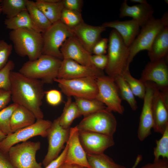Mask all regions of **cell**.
<instances>
[{"instance_id": "6da1fadb", "label": "cell", "mask_w": 168, "mask_h": 168, "mask_svg": "<svg viewBox=\"0 0 168 168\" xmlns=\"http://www.w3.org/2000/svg\"><path fill=\"white\" fill-rule=\"evenodd\" d=\"M11 99L14 103L30 110L36 120L43 119L41 106L44 95L42 81L27 77L19 72L10 73Z\"/></svg>"}, {"instance_id": "7a4b0ae2", "label": "cell", "mask_w": 168, "mask_h": 168, "mask_svg": "<svg viewBox=\"0 0 168 168\" xmlns=\"http://www.w3.org/2000/svg\"><path fill=\"white\" fill-rule=\"evenodd\" d=\"M9 36L15 51L18 55L27 56L29 60L33 61L42 54L43 42L41 33L21 29L11 30Z\"/></svg>"}, {"instance_id": "3957f363", "label": "cell", "mask_w": 168, "mask_h": 168, "mask_svg": "<svg viewBox=\"0 0 168 168\" xmlns=\"http://www.w3.org/2000/svg\"><path fill=\"white\" fill-rule=\"evenodd\" d=\"M62 60L42 54L37 59L24 63L19 72L27 77L40 80L44 83L51 84L57 78Z\"/></svg>"}, {"instance_id": "277c9868", "label": "cell", "mask_w": 168, "mask_h": 168, "mask_svg": "<svg viewBox=\"0 0 168 168\" xmlns=\"http://www.w3.org/2000/svg\"><path fill=\"white\" fill-rule=\"evenodd\" d=\"M107 51L108 63L105 69L107 76L114 78L121 75L126 70L129 69L127 65L129 47L114 29L111 31L109 35Z\"/></svg>"}, {"instance_id": "5b68a950", "label": "cell", "mask_w": 168, "mask_h": 168, "mask_svg": "<svg viewBox=\"0 0 168 168\" xmlns=\"http://www.w3.org/2000/svg\"><path fill=\"white\" fill-rule=\"evenodd\" d=\"M166 26H168L167 12L164 13L160 19H156L153 16L141 27L138 34L129 47V55L127 63L128 67L138 52L143 50H149L157 35Z\"/></svg>"}, {"instance_id": "8992f818", "label": "cell", "mask_w": 168, "mask_h": 168, "mask_svg": "<svg viewBox=\"0 0 168 168\" xmlns=\"http://www.w3.org/2000/svg\"><path fill=\"white\" fill-rule=\"evenodd\" d=\"M111 112L106 108L84 117L77 126L78 131L113 136L116 129L117 121Z\"/></svg>"}, {"instance_id": "52a82bcc", "label": "cell", "mask_w": 168, "mask_h": 168, "mask_svg": "<svg viewBox=\"0 0 168 168\" xmlns=\"http://www.w3.org/2000/svg\"><path fill=\"white\" fill-rule=\"evenodd\" d=\"M42 34L43 42L42 54L63 60L60 49L65 41L73 35L71 29L59 21L52 24Z\"/></svg>"}, {"instance_id": "ba28073f", "label": "cell", "mask_w": 168, "mask_h": 168, "mask_svg": "<svg viewBox=\"0 0 168 168\" xmlns=\"http://www.w3.org/2000/svg\"><path fill=\"white\" fill-rule=\"evenodd\" d=\"M62 91L68 97L96 99L98 93L96 78L89 77L70 79L56 78Z\"/></svg>"}, {"instance_id": "9c48e42d", "label": "cell", "mask_w": 168, "mask_h": 168, "mask_svg": "<svg viewBox=\"0 0 168 168\" xmlns=\"http://www.w3.org/2000/svg\"><path fill=\"white\" fill-rule=\"evenodd\" d=\"M96 81L98 93L96 99L103 103L109 110L122 114L124 109L114 79L104 75L96 78Z\"/></svg>"}, {"instance_id": "30bf717a", "label": "cell", "mask_w": 168, "mask_h": 168, "mask_svg": "<svg viewBox=\"0 0 168 168\" xmlns=\"http://www.w3.org/2000/svg\"><path fill=\"white\" fill-rule=\"evenodd\" d=\"M52 123L48 120L37 119L33 124L7 135L4 139L0 141V149L8 153L11 147L19 142L26 141L37 136L47 137L48 130Z\"/></svg>"}, {"instance_id": "8fae6325", "label": "cell", "mask_w": 168, "mask_h": 168, "mask_svg": "<svg viewBox=\"0 0 168 168\" xmlns=\"http://www.w3.org/2000/svg\"><path fill=\"white\" fill-rule=\"evenodd\" d=\"M40 145L39 141H26L12 146L8 154L17 168H42V163H38L35 158L36 153Z\"/></svg>"}, {"instance_id": "7c38bea8", "label": "cell", "mask_w": 168, "mask_h": 168, "mask_svg": "<svg viewBox=\"0 0 168 168\" xmlns=\"http://www.w3.org/2000/svg\"><path fill=\"white\" fill-rule=\"evenodd\" d=\"M69 129L64 128L60 125L59 117L52 122L47 131L49 146L48 152L42 162L44 167L56 159L64 148V145L69 138Z\"/></svg>"}, {"instance_id": "4fadbf2b", "label": "cell", "mask_w": 168, "mask_h": 168, "mask_svg": "<svg viewBox=\"0 0 168 168\" xmlns=\"http://www.w3.org/2000/svg\"><path fill=\"white\" fill-rule=\"evenodd\" d=\"M145 83L146 92L137 132L138 138L140 141H143L151 134L153 123L152 105L154 84L151 82Z\"/></svg>"}, {"instance_id": "5bb4252c", "label": "cell", "mask_w": 168, "mask_h": 168, "mask_svg": "<svg viewBox=\"0 0 168 168\" xmlns=\"http://www.w3.org/2000/svg\"><path fill=\"white\" fill-rule=\"evenodd\" d=\"M140 79L143 82L153 83L160 90L168 89L167 58L150 61L143 70Z\"/></svg>"}, {"instance_id": "9a60e30c", "label": "cell", "mask_w": 168, "mask_h": 168, "mask_svg": "<svg viewBox=\"0 0 168 168\" xmlns=\"http://www.w3.org/2000/svg\"><path fill=\"white\" fill-rule=\"evenodd\" d=\"M79 133L81 143L86 154L103 153L115 143L113 136L87 131H79Z\"/></svg>"}, {"instance_id": "2e32d148", "label": "cell", "mask_w": 168, "mask_h": 168, "mask_svg": "<svg viewBox=\"0 0 168 168\" xmlns=\"http://www.w3.org/2000/svg\"><path fill=\"white\" fill-rule=\"evenodd\" d=\"M104 75L103 70L82 65L70 59L62 61L57 78L70 79L86 77L97 78Z\"/></svg>"}, {"instance_id": "e0dca14e", "label": "cell", "mask_w": 168, "mask_h": 168, "mask_svg": "<svg viewBox=\"0 0 168 168\" xmlns=\"http://www.w3.org/2000/svg\"><path fill=\"white\" fill-rule=\"evenodd\" d=\"M66 143L68 149L64 163L91 168L87 154L81 143L77 126L70 128L69 138Z\"/></svg>"}, {"instance_id": "ac0fdd59", "label": "cell", "mask_w": 168, "mask_h": 168, "mask_svg": "<svg viewBox=\"0 0 168 168\" xmlns=\"http://www.w3.org/2000/svg\"><path fill=\"white\" fill-rule=\"evenodd\" d=\"M63 59H72L86 66L96 68L92 63L89 53L73 35L68 38L61 47Z\"/></svg>"}, {"instance_id": "d6986e66", "label": "cell", "mask_w": 168, "mask_h": 168, "mask_svg": "<svg viewBox=\"0 0 168 168\" xmlns=\"http://www.w3.org/2000/svg\"><path fill=\"white\" fill-rule=\"evenodd\" d=\"M106 29L102 25L93 26L87 24L83 21L71 29L73 35L83 47L92 54L93 47L100 39L101 34Z\"/></svg>"}, {"instance_id": "ffe728a7", "label": "cell", "mask_w": 168, "mask_h": 168, "mask_svg": "<svg viewBox=\"0 0 168 168\" xmlns=\"http://www.w3.org/2000/svg\"><path fill=\"white\" fill-rule=\"evenodd\" d=\"M152 109V128L155 132L162 134L168 127V105L164 100L160 90L155 84Z\"/></svg>"}, {"instance_id": "44dd1931", "label": "cell", "mask_w": 168, "mask_h": 168, "mask_svg": "<svg viewBox=\"0 0 168 168\" xmlns=\"http://www.w3.org/2000/svg\"><path fill=\"white\" fill-rule=\"evenodd\" d=\"M119 11V17H131L138 23L141 27L153 17L154 12L152 6L148 3L130 6L126 0H124L122 3Z\"/></svg>"}, {"instance_id": "7402d4cb", "label": "cell", "mask_w": 168, "mask_h": 168, "mask_svg": "<svg viewBox=\"0 0 168 168\" xmlns=\"http://www.w3.org/2000/svg\"><path fill=\"white\" fill-rule=\"evenodd\" d=\"M102 25L106 28H111L116 31L125 44L128 47L138 34L140 27L138 23L133 19L124 21L117 20L106 22Z\"/></svg>"}, {"instance_id": "603a6c76", "label": "cell", "mask_w": 168, "mask_h": 168, "mask_svg": "<svg viewBox=\"0 0 168 168\" xmlns=\"http://www.w3.org/2000/svg\"><path fill=\"white\" fill-rule=\"evenodd\" d=\"M148 53L151 61L167 58L168 26L164 27L157 35Z\"/></svg>"}, {"instance_id": "cb8c5ba5", "label": "cell", "mask_w": 168, "mask_h": 168, "mask_svg": "<svg viewBox=\"0 0 168 168\" xmlns=\"http://www.w3.org/2000/svg\"><path fill=\"white\" fill-rule=\"evenodd\" d=\"M36 120L32 112L25 107L18 105L12 115L10 121L12 133L33 124Z\"/></svg>"}, {"instance_id": "d4e9b609", "label": "cell", "mask_w": 168, "mask_h": 168, "mask_svg": "<svg viewBox=\"0 0 168 168\" xmlns=\"http://www.w3.org/2000/svg\"><path fill=\"white\" fill-rule=\"evenodd\" d=\"M4 23L7 29L11 30L27 29L41 33L33 23L27 10L12 18L5 19Z\"/></svg>"}, {"instance_id": "484cf974", "label": "cell", "mask_w": 168, "mask_h": 168, "mask_svg": "<svg viewBox=\"0 0 168 168\" xmlns=\"http://www.w3.org/2000/svg\"><path fill=\"white\" fill-rule=\"evenodd\" d=\"M35 3L49 21L53 24L60 21L64 8L62 0L56 2H49L44 0H36Z\"/></svg>"}, {"instance_id": "4316f807", "label": "cell", "mask_w": 168, "mask_h": 168, "mask_svg": "<svg viewBox=\"0 0 168 168\" xmlns=\"http://www.w3.org/2000/svg\"><path fill=\"white\" fill-rule=\"evenodd\" d=\"M26 9L33 23L42 33L52 25L35 2L27 0Z\"/></svg>"}, {"instance_id": "83f0119b", "label": "cell", "mask_w": 168, "mask_h": 168, "mask_svg": "<svg viewBox=\"0 0 168 168\" xmlns=\"http://www.w3.org/2000/svg\"><path fill=\"white\" fill-rule=\"evenodd\" d=\"M81 116L75 102L68 97L63 112L59 117L60 125L64 128L69 129L73 120Z\"/></svg>"}, {"instance_id": "f1b7e54d", "label": "cell", "mask_w": 168, "mask_h": 168, "mask_svg": "<svg viewBox=\"0 0 168 168\" xmlns=\"http://www.w3.org/2000/svg\"><path fill=\"white\" fill-rule=\"evenodd\" d=\"M75 102L81 115L84 117L106 108L102 102L96 99L74 97Z\"/></svg>"}, {"instance_id": "f546056e", "label": "cell", "mask_w": 168, "mask_h": 168, "mask_svg": "<svg viewBox=\"0 0 168 168\" xmlns=\"http://www.w3.org/2000/svg\"><path fill=\"white\" fill-rule=\"evenodd\" d=\"M87 157L91 168H126L116 163L112 158L104 153L87 154Z\"/></svg>"}, {"instance_id": "4dcf8cb0", "label": "cell", "mask_w": 168, "mask_h": 168, "mask_svg": "<svg viewBox=\"0 0 168 168\" xmlns=\"http://www.w3.org/2000/svg\"><path fill=\"white\" fill-rule=\"evenodd\" d=\"M113 79L118 87L121 99L126 101L133 110H136L138 106L134 95L122 75Z\"/></svg>"}, {"instance_id": "1f68e13d", "label": "cell", "mask_w": 168, "mask_h": 168, "mask_svg": "<svg viewBox=\"0 0 168 168\" xmlns=\"http://www.w3.org/2000/svg\"><path fill=\"white\" fill-rule=\"evenodd\" d=\"M27 0H2V13L6 18H12L22 11L27 10Z\"/></svg>"}, {"instance_id": "d6a6232c", "label": "cell", "mask_w": 168, "mask_h": 168, "mask_svg": "<svg viewBox=\"0 0 168 168\" xmlns=\"http://www.w3.org/2000/svg\"><path fill=\"white\" fill-rule=\"evenodd\" d=\"M122 75L125 81L134 95L141 99H143L146 92L145 82L140 79H137L131 74L129 69H126Z\"/></svg>"}, {"instance_id": "836d02e7", "label": "cell", "mask_w": 168, "mask_h": 168, "mask_svg": "<svg viewBox=\"0 0 168 168\" xmlns=\"http://www.w3.org/2000/svg\"><path fill=\"white\" fill-rule=\"evenodd\" d=\"M18 105L13 103L0 110V130L6 136L12 133L10 121L12 115Z\"/></svg>"}, {"instance_id": "e575fe53", "label": "cell", "mask_w": 168, "mask_h": 168, "mask_svg": "<svg viewBox=\"0 0 168 168\" xmlns=\"http://www.w3.org/2000/svg\"><path fill=\"white\" fill-rule=\"evenodd\" d=\"M154 161H157L160 157L168 159V127L163 133L161 137L156 140V146L154 148Z\"/></svg>"}, {"instance_id": "d590c367", "label": "cell", "mask_w": 168, "mask_h": 168, "mask_svg": "<svg viewBox=\"0 0 168 168\" xmlns=\"http://www.w3.org/2000/svg\"><path fill=\"white\" fill-rule=\"evenodd\" d=\"M60 21L68 28L72 29L84 21L81 13L63 8Z\"/></svg>"}, {"instance_id": "8d00e7d4", "label": "cell", "mask_w": 168, "mask_h": 168, "mask_svg": "<svg viewBox=\"0 0 168 168\" xmlns=\"http://www.w3.org/2000/svg\"><path fill=\"white\" fill-rule=\"evenodd\" d=\"M14 67L13 61L9 60L5 66L0 70V89L10 90V73Z\"/></svg>"}, {"instance_id": "74e56055", "label": "cell", "mask_w": 168, "mask_h": 168, "mask_svg": "<svg viewBox=\"0 0 168 168\" xmlns=\"http://www.w3.org/2000/svg\"><path fill=\"white\" fill-rule=\"evenodd\" d=\"M12 49V44H8L3 40H0V70L8 62Z\"/></svg>"}, {"instance_id": "f35d334b", "label": "cell", "mask_w": 168, "mask_h": 168, "mask_svg": "<svg viewBox=\"0 0 168 168\" xmlns=\"http://www.w3.org/2000/svg\"><path fill=\"white\" fill-rule=\"evenodd\" d=\"M47 101L50 105L55 106L58 105L62 101L61 92L57 90H51L44 92Z\"/></svg>"}, {"instance_id": "ab89813d", "label": "cell", "mask_w": 168, "mask_h": 168, "mask_svg": "<svg viewBox=\"0 0 168 168\" xmlns=\"http://www.w3.org/2000/svg\"><path fill=\"white\" fill-rule=\"evenodd\" d=\"M91 61L94 66L97 68L103 70L106 68L108 63L107 55H91Z\"/></svg>"}, {"instance_id": "60d3db41", "label": "cell", "mask_w": 168, "mask_h": 168, "mask_svg": "<svg viewBox=\"0 0 168 168\" xmlns=\"http://www.w3.org/2000/svg\"><path fill=\"white\" fill-rule=\"evenodd\" d=\"M64 8L76 12L81 13L83 5L82 0H62Z\"/></svg>"}, {"instance_id": "b9f144b4", "label": "cell", "mask_w": 168, "mask_h": 168, "mask_svg": "<svg viewBox=\"0 0 168 168\" xmlns=\"http://www.w3.org/2000/svg\"><path fill=\"white\" fill-rule=\"evenodd\" d=\"M108 39L100 38L94 46L92 54L95 55L105 54L108 48Z\"/></svg>"}, {"instance_id": "7bdbcfd3", "label": "cell", "mask_w": 168, "mask_h": 168, "mask_svg": "<svg viewBox=\"0 0 168 168\" xmlns=\"http://www.w3.org/2000/svg\"><path fill=\"white\" fill-rule=\"evenodd\" d=\"M67 149L68 145L66 143L64 149L61 154L56 159L52 161L44 168H58L64 162Z\"/></svg>"}, {"instance_id": "ee69618b", "label": "cell", "mask_w": 168, "mask_h": 168, "mask_svg": "<svg viewBox=\"0 0 168 168\" xmlns=\"http://www.w3.org/2000/svg\"><path fill=\"white\" fill-rule=\"evenodd\" d=\"M0 168H17L11 161L8 152L0 149Z\"/></svg>"}, {"instance_id": "f6af8a7d", "label": "cell", "mask_w": 168, "mask_h": 168, "mask_svg": "<svg viewBox=\"0 0 168 168\" xmlns=\"http://www.w3.org/2000/svg\"><path fill=\"white\" fill-rule=\"evenodd\" d=\"M11 99L10 91L0 89V110L6 107Z\"/></svg>"}, {"instance_id": "bcb514c9", "label": "cell", "mask_w": 168, "mask_h": 168, "mask_svg": "<svg viewBox=\"0 0 168 168\" xmlns=\"http://www.w3.org/2000/svg\"><path fill=\"white\" fill-rule=\"evenodd\" d=\"M140 168H168V159L160 158L153 163L147 164Z\"/></svg>"}, {"instance_id": "7dc6e473", "label": "cell", "mask_w": 168, "mask_h": 168, "mask_svg": "<svg viewBox=\"0 0 168 168\" xmlns=\"http://www.w3.org/2000/svg\"><path fill=\"white\" fill-rule=\"evenodd\" d=\"M58 168H84V167L76 164H68L64 162Z\"/></svg>"}, {"instance_id": "c3c4849f", "label": "cell", "mask_w": 168, "mask_h": 168, "mask_svg": "<svg viewBox=\"0 0 168 168\" xmlns=\"http://www.w3.org/2000/svg\"><path fill=\"white\" fill-rule=\"evenodd\" d=\"M142 156L141 154H138L136 158L135 162L131 168H136L142 160Z\"/></svg>"}, {"instance_id": "681fc988", "label": "cell", "mask_w": 168, "mask_h": 168, "mask_svg": "<svg viewBox=\"0 0 168 168\" xmlns=\"http://www.w3.org/2000/svg\"><path fill=\"white\" fill-rule=\"evenodd\" d=\"M130 1L132 2L138 3V4H147L148 3L146 0H131Z\"/></svg>"}, {"instance_id": "f907efd6", "label": "cell", "mask_w": 168, "mask_h": 168, "mask_svg": "<svg viewBox=\"0 0 168 168\" xmlns=\"http://www.w3.org/2000/svg\"><path fill=\"white\" fill-rule=\"evenodd\" d=\"M6 136V135L0 130V141L4 139Z\"/></svg>"}, {"instance_id": "816d5d0a", "label": "cell", "mask_w": 168, "mask_h": 168, "mask_svg": "<svg viewBox=\"0 0 168 168\" xmlns=\"http://www.w3.org/2000/svg\"><path fill=\"white\" fill-rule=\"evenodd\" d=\"M2 2V0H0V15L2 13V8L1 6V3Z\"/></svg>"}, {"instance_id": "f5cc1de1", "label": "cell", "mask_w": 168, "mask_h": 168, "mask_svg": "<svg viewBox=\"0 0 168 168\" xmlns=\"http://www.w3.org/2000/svg\"><path fill=\"white\" fill-rule=\"evenodd\" d=\"M164 1L166 2V3H168V0H165Z\"/></svg>"}, {"instance_id": "db71d44e", "label": "cell", "mask_w": 168, "mask_h": 168, "mask_svg": "<svg viewBox=\"0 0 168 168\" xmlns=\"http://www.w3.org/2000/svg\"><path fill=\"white\" fill-rule=\"evenodd\" d=\"M84 168H87L84 167Z\"/></svg>"}]
</instances>
